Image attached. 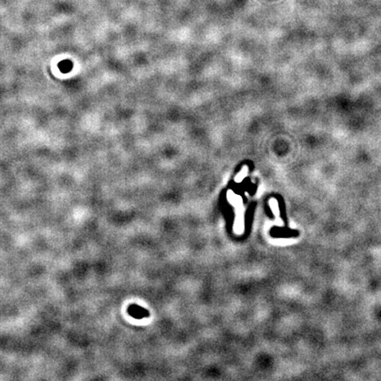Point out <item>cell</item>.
Returning a JSON list of instances; mask_svg holds the SVG:
<instances>
[{"instance_id":"1","label":"cell","mask_w":381,"mask_h":381,"mask_svg":"<svg viewBox=\"0 0 381 381\" xmlns=\"http://www.w3.org/2000/svg\"><path fill=\"white\" fill-rule=\"evenodd\" d=\"M59 68L64 73H68L73 68V63L69 60H64L59 64Z\"/></svg>"}]
</instances>
